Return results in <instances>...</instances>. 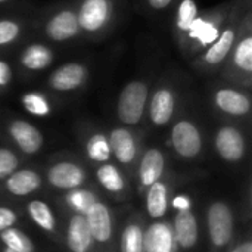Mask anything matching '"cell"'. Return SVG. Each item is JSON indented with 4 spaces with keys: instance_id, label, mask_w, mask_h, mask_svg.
<instances>
[{
    "instance_id": "14",
    "label": "cell",
    "mask_w": 252,
    "mask_h": 252,
    "mask_svg": "<svg viewBox=\"0 0 252 252\" xmlns=\"http://www.w3.org/2000/svg\"><path fill=\"white\" fill-rule=\"evenodd\" d=\"M208 232L216 247H224L233 235V216L224 202H214L208 210Z\"/></svg>"
},
{
    "instance_id": "2",
    "label": "cell",
    "mask_w": 252,
    "mask_h": 252,
    "mask_svg": "<svg viewBox=\"0 0 252 252\" xmlns=\"http://www.w3.org/2000/svg\"><path fill=\"white\" fill-rule=\"evenodd\" d=\"M236 0L224 1L217 6L199 10L188 37L185 38L183 44L179 47L182 55L186 61H192L199 53H202L208 46H211L220 32L223 31L224 25L227 24L233 6Z\"/></svg>"
},
{
    "instance_id": "36",
    "label": "cell",
    "mask_w": 252,
    "mask_h": 252,
    "mask_svg": "<svg viewBox=\"0 0 252 252\" xmlns=\"http://www.w3.org/2000/svg\"><path fill=\"white\" fill-rule=\"evenodd\" d=\"M16 221V214L6 207H0V233L13 226Z\"/></svg>"
},
{
    "instance_id": "5",
    "label": "cell",
    "mask_w": 252,
    "mask_h": 252,
    "mask_svg": "<svg viewBox=\"0 0 252 252\" xmlns=\"http://www.w3.org/2000/svg\"><path fill=\"white\" fill-rule=\"evenodd\" d=\"M81 40H103L117 25L121 0H72Z\"/></svg>"
},
{
    "instance_id": "37",
    "label": "cell",
    "mask_w": 252,
    "mask_h": 252,
    "mask_svg": "<svg viewBox=\"0 0 252 252\" xmlns=\"http://www.w3.org/2000/svg\"><path fill=\"white\" fill-rule=\"evenodd\" d=\"M174 205L179 208V210H189V201L186 199V198H177L176 201H174Z\"/></svg>"
},
{
    "instance_id": "9",
    "label": "cell",
    "mask_w": 252,
    "mask_h": 252,
    "mask_svg": "<svg viewBox=\"0 0 252 252\" xmlns=\"http://www.w3.org/2000/svg\"><path fill=\"white\" fill-rule=\"evenodd\" d=\"M213 109L230 120H248L251 115V92L221 78L213 81L208 90Z\"/></svg>"
},
{
    "instance_id": "33",
    "label": "cell",
    "mask_w": 252,
    "mask_h": 252,
    "mask_svg": "<svg viewBox=\"0 0 252 252\" xmlns=\"http://www.w3.org/2000/svg\"><path fill=\"white\" fill-rule=\"evenodd\" d=\"M18 157L7 148H0V177H7L18 168Z\"/></svg>"
},
{
    "instance_id": "19",
    "label": "cell",
    "mask_w": 252,
    "mask_h": 252,
    "mask_svg": "<svg viewBox=\"0 0 252 252\" xmlns=\"http://www.w3.org/2000/svg\"><path fill=\"white\" fill-rule=\"evenodd\" d=\"M84 177V170L71 161L56 162L47 171L49 183L59 189H75L83 185Z\"/></svg>"
},
{
    "instance_id": "26",
    "label": "cell",
    "mask_w": 252,
    "mask_h": 252,
    "mask_svg": "<svg viewBox=\"0 0 252 252\" xmlns=\"http://www.w3.org/2000/svg\"><path fill=\"white\" fill-rule=\"evenodd\" d=\"M86 155L94 162H106L111 158V148L108 134L103 131H93L86 139Z\"/></svg>"
},
{
    "instance_id": "16",
    "label": "cell",
    "mask_w": 252,
    "mask_h": 252,
    "mask_svg": "<svg viewBox=\"0 0 252 252\" xmlns=\"http://www.w3.org/2000/svg\"><path fill=\"white\" fill-rule=\"evenodd\" d=\"M34 28V21L24 16H0V53L19 46Z\"/></svg>"
},
{
    "instance_id": "4",
    "label": "cell",
    "mask_w": 252,
    "mask_h": 252,
    "mask_svg": "<svg viewBox=\"0 0 252 252\" xmlns=\"http://www.w3.org/2000/svg\"><path fill=\"white\" fill-rule=\"evenodd\" d=\"M219 78L252 90V7L250 6L241 21L233 47L221 66Z\"/></svg>"
},
{
    "instance_id": "8",
    "label": "cell",
    "mask_w": 252,
    "mask_h": 252,
    "mask_svg": "<svg viewBox=\"0 0 252 252\" xmlns=\"http://www.w3.org/2000/svg\"><path fill=\"white\" fill-rule=\"evenodd\" d=\"M92 77V66L86 61H68L49 71L43 89L63 99L81 93Z\"/></svg>"
},
{
    "instance_id": "7",
    "label": "cell",
    "mask_w": 252,
    "mask_h": 252,
    "mask_svg": "<svg viewBox=\"0 0 252 252\" xmlns=\"http://www.w3.org/2000/svg\"><path fill=\"white\" fill-rule=\"evenodd\" d=\"M152 84V75H139L128 80L121 87L117 96L115 114L123 126L134 127L143 121Z\"/></svg>"
},
{
    "instance_id": "15",
    "label": "cell",
    "mask_w": 252,
    "mask_h": 252,
    "mask_svg": "<svg viewBox=\"0 0 252 252\" xmlns=\"http://www.w3.org/2000/svg\"><path fill=\"white\" fill-rule=\"evenodd\" d=\"M111 154L120 164L128 165L137 157V137L128 126H118L108 133Z\"/></svg>"
},
{
    "instance_id": "34",
    "label": "cell",
    "mask_w": 252,
    "mask_h": 252,
    "mask_svg": "<svg viewBox=\"0 0 252 252\" xmlns=\"http://www.w3.org/2000/svg\"><path fill=\"white\" fill-rule=\"evenodd\" d=\"M68 201H69V204L75 210H78L81 213H86L89 210V207L96 202L94 201V196L90 192H86V190H77V192L69 193Z\"/></svg>"
},
{
    "instance_id": "39",
    "label": "cell",
    "mask_w": 252,
    "mask_h": 252,
    "mask_svg": "<svg viewBox=\"0 0 252 252\" xmlns=\"http://www.w3.org/2000/svg\"><path fill=\"white\" fill-rule=\"evenodd\" d=\"M13 0H0V7L1 6H6V4H9V3H12Z\"/></svg>"
},
{
    "instance_id": "17",
    "label": "cell",
    "mask_w": 252,
    "mask_h": 252,
    "mask_svg": "<svg viewBox=\"0 0 252 252\" xmlns=\"http://www.w3.org/2000/svg\"><path fill=\"white\" fill-rule=\"evenodd\" d=\"M173 7L174 12L171 18V34L177 47H180L188 37L201 9L196 0H177Z\"/></svg>"
},
{
    "instance_id": "25",
    "label": "cell",
    "mask_w": 252,
    "mask_h": 252,
    "mask_svg": "<svg viewBox=\"0 0 252 252\" xmlns=\"http://www.w3.org/2000/svg\"><path fill=\"white\" fill-rule=\"evenodd\" d=\"M40 185H41L40 176L34 170H30V168L13 171L6 182L9 192H12L16 196H25V195L37 190L40 188Z\"/></svg>"
},
{
    "instance_id": "18",
    "label": "cell",
    "mask_w": 252,
    "mask_h": 252,
    "mask_svg": "<svg viewBox=\"0 0 252 252\" xmlns=\"http://www.w3.org/2000/svg\"><path fill=\"white\" fill-rule=\"evenodd\" d=\"M62 100L58 96L52 94L46 89L27 90L19 96V103L22 109L35 118H47L53 114L56 102Z\"/></svg>"
},
{
    "instance_id": "21",
    "label": "cell",
    "mask_w": 252,
    "mask_h": 252,
    "mask_svg": "<svg viewBox=\"0 0 252 252\" xmlns=\"http://www.w3.org/2000/svg\"><path fill=\"white\" fill-rule=\"evenodd\" d=\"M165 170V157L161 149L149 148L145 151L139 165V177L143 186H151L158 182Z\"/></svg>"
},
{
    "instance_id": "31",
    "label": "cell",
    "mask_w": 252,
    "mask_h": 252,
    "mask_svg": "<svg viewBox=\"0 0 252 252\" xmlns=\"http://www.w3.org/2000/svg\"><path fill=\"white\" fill-rule=\"evenodd\" d=\"M121 252H143V232L137 224H130L121 235Z\"/></svg>"
},
{
    "instance_id": "35",
    "label": "cell",
    "mask_w": 252,
    "mask_h": 252,
    "mask_svg": "<svg viewBox=\"0 0 252 252\" xmlns=\"http://www.w3.org/2000/svg\"><path fill=\"white\" fill-rule=\"evenodd\" d=\"M145 10L151 15H161L171 9L177 0H142Z\"/></svg>"
},
{
    "instance_id": "13",
    "label": "cell",
    "mask_w": 252,
    "mask_h": 252,
    "mask_svg": "<svg viewBox=\"0 0 252 252\" xmlns=\"http://www.w3.org/2000/svg\"><path fill=\"white\" fill-rule=\"evenodd\" d=\"M6 131L12 142L27 155L37 154L44 143L43 133L28 120L13 117L6 123Z\"/></svg>"
},
{
    "instance_id": "11",
    "label": "cell",
    "mask_w": 252,
    "mask_h": 252,
    "mask_svg": "<svg viewBox=\"0 0 252 252\" xmlns=\"http://www.w3.org/2000/svg\"><path fill=\"white\" fill-rule=\"evenodd\" d=\"M170 133V142L176 154L182 158H196L204 149V134L195 118L182 115V112L173 120Z\"/></svg>"
},
{
    "instance_id": "10",
    "label": "cell",
    "mask_w": 252,
    "mask_h": 252,
    "mask_svg": "<svg viewBox=\"0 0 252 252\" xmlns=\"http://www.w3.org/2000/svg\"><path fill=\"white\" fill-rule=\"evenodd\" d=\"M58 58L56 47L49 44L41 38L30 40L25 43L16 56L15 72L22 78H32L40 74H44L52 68Z\"/></svg>"
},
{
    "instance_id": "30",
    "label": "cell",
    "mask_w": 252,
    "mask_h": 252,
    "mask_svg": "<svg viewBox=\"0 0 252 252\" xmlns=\"http://www.w3.org/2000/svg\"><path fill=\"white\" fill-rule=\"evenodd\" d=\"M1 241L7 248L16 252H34V245L28 236H25L18 229H6L1 232Z\"/></svg>"
},
{
    "instance_id": "32",
    "label": "cell",
    "mask_w": 252,
    "mask_h": 252,
    "mask_svg": "<svg viewBox=\"0 0 252 252\" xmlns=\"http://www.w3.org/2000/svg\"><path fill=\"white\" fill-rule=\"evenodd\" d=\"M15 66L10 61L0 56V96L6 94L15 81Z\"/></svg>"
},
{
    "instance_id": "40",
    "label": "cell",
    "mask_w": 252,
    "mask_h": 252,
    "mask_svg": "<svg viewBox=\"0 0 252 252\" xmlns=\"http://www.w3.org/2000/svg\"><path fill=\"white\" fill-rule=\"evenodd\" d=\"M4 252H16V251H13V250H10V248H6V250H4Z\"/></svg>"
},
{
    "instance_id": "1",
    "label": "cell",
    "mask_w": 252,
    "mask_h": 252,
    "mask_svg": "<svg viewBox=\"0 0 252 252\" xmlns=\"http://www.w3.org/2000/svg\"><path fill=\"white\" fill-rule=\"evenodd\" d=\"M188 81L176 71H165L157 80H154L146 117L154 127H165L182 112L183 105L189 100Z\"/></svg>"
},
{
    "instance_id": "23",
    "label": "cell",
    "mask_w": 252,
    "mask_h": 252,
    "mask_svg": "<svg viewBox=\"0 0 252 252\" xmlns=\"http://www.w3.org/2000/svg\"><path fill=\"white\" fill-rule=\"evenodd\" d=\"M174 236L182 248H192L198 241V223L189 210H180L174 220Z\"/></svg>"
},
{
    "instance_id": "38",
    "label": "cell",
    "mask_w": 252,
    "mask_h": 252,
    "mask_svg": "<svg viewBox=\"0 0 252 252\" xmlns=\"http://www.w3.org/2000/svg\"><path fill=\"white\" fill-rule=\"evenodd\" d=\"M232 252H252V244L251 242H245V244L239 245L238 248H235Z\"/></svg>"
},
{
    "instance_id": "28",
    "label": "cell",
    "mask_w": 252,
    "mask_h": 252,
    "mask_svg": "<svg viewBox=\"0 0 252 252\" xmlns=\"http://www.w3.org/2000/svg\"><path fill=\"white\" fill-rule=\"evenodd\" d=\"M96 177L99 183L109 192H120L124 188V179L121 173L118 171V168L112 164L103 162V165L97 168Z\"/></svg>"
},
{
    "instance_id": "20",
    "label": "cell",
    "mask_w": 252,
    "mask_h": 252,
    "mask_svg": "<svg viewBox=\"0 0 252 252\" xmlns=\"http://www.w3.org/2000/svg\"><path fill=\"white\" fill-rule=\"evenodd\" d=\"M86 221L90 229L92 238L97 242H106L112 233L111 214L106 205L100 202H94L86 211Z\"/></svg>"
},
{
    "instance_id": "6",
    "label": "cell",
    "mask_w": 252,
    "mask_h": 252,
    "mask_svg": "<svg viewBox=\"0 0 252 252\" xmlns=\"http://www.w3.org/2000/svg\"><path fill=\"white\" fill-rule=\"evenodd\" d=\"M34 30L38 32V38L55 47L81 40L74 1L52 6L37 22H34Z\"/></svg>"
},
{
    "instance_id": "24",
    "label": "cell",
    "mask_w": 252,
    "mask_h": 252,
    "mask_svg": "<svg viewBox=\"0 0 252 252\" xmlns=\"http://www.w3.org/2000/svg\"><path fill=\"white\" fill-rule=\"evenodd\" d=\"M92 233L86 217L74 216L68 226V247L72 252H87L92 247Z\"/></svg>"
},
{
    "instance_id": "27",
    "label": "cell",
    "mask_w": 252,
    "mask_h": 252,
    "mask_svg": "<svg viewBox=\"0 0 252 252\" xmlns=\"http://www.w3.org/2000/svg\"><path fill=\"white\" fill-rule=\"evenodd\" d=\"M146 205H148L149 216L154 217V219H159L167 213V207H168L167 186L164 183H161L159 180L149 186Z\"/></svg>"
},
{
    "instance_id": "12",
    "label": "cell",
    "mask_w": 252,
    "mask_h": 252,
    "mask_svg": "<svg viewBox=\"0 0 252 252\" xmlns=\"http://www.w3.org/2000/svg\"><path fill=\"white\" fill-rule=\"evenodd\" d=\"M214 149L226 162H239L247 154V139L235 124H223L214 133Z\"/></svg>"
},
{
    "instance_id": "22",
    "label": "cell",
    "mask_w": 252,
    "mask_h": 252,
    "mask_svg": "<svg viewBox=\"0 0 252 252\" xmlns=\"http://www.w3.org/2000/svg\"><path fill=\"white\" fill-rule=\"evenodd\" d=\"M174 235L168 224L154 223L143 235V248L146 252H173Z\"/></svg>"
},
{
    "instance_id": "3",
    "label": "cell",
    "mask_w": 252,
    "mask_h": 252,
    "mask_svg": "<svg viewBox=\"0 0 252 252\" xmlns=\"http://www.w3.org/2000/svg\"><path fill=\"white\" fill-rule=\"evenodd\" d=\"M250 6H251V0H236L232 15L229 18L227 24L224 25L223 31L217 37V40L211 46H208L202 53H199L196 58H193L190 61L192 68L199 75H205V77L219 75L221 66L224 65V62L233 47L242 16Z\"/></svg>"
},
{
    "instance_id": "29",
    "label": "cell",
    "mask_w": 252,
    "mask_h": 252,
    "mask_svg": "<svg viewBox=\"0 0 252 252\" xmlns=\"http://www.w3.org/2000/svg\"><path fill=\"white\" fill-rule=\"evenodd\" d=\"M28 213L34 220V223L40 226L43 230L52 232L55 229V216L47 204L41 201H32L28 205Z\"/></svg>"
}]
</instances>
